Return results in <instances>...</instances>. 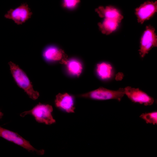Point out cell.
I'll list each match as a JSON object with an SVG mask.
<instances>
[{
  "label": "cell",
  "instance_id": "cell-1",
  "mask_svg": "<svg viewBox=\"0 0 157 157\" xmlns=\"http://www.w3.org/2000/svg\"><path fill=\"white\" fill-rule=\"evenodd\" d=\"M12 76L17 85L24 90L30 98L33 100L38 99L39 92L34 90L28 76L17 65L10 61L8 63Z\"/></svg>",
  "mask_w": 157,
  "mask_h": 157
},
{
  "label": "cell",
  "instance_id": "cell-2",
  "mask_svg": "<svg viewBox=\"0 0 157 157\" xmlns=\"http://www.w3.org/2000/svg\"><path fill=\"white\" fill-rule=\"evenodd\" d=\"M53 110L51 106L39 103L31 110L24 112L20 115L23 117L26 115H31L38 123L50 125L56 122L51 114Z\"/></svg>",
  "mask_w": 157,
  "mask_h": 157
},
{
  "label": "cell",
  "instance_id": "cell-3",
  "mask_svg": "<svg viewBox=\"0 0 157 157\" xmlns=\"http://www.w3.org/2000/svg\"><path fill=\"white\" fill-rule=\"evenodd\" d=\"M124 88L116 90L101 87L94 90L81 94L80 97L92 99L105 100L114 99L120 101L124 95Z\"/></svg>",
  "mask_w": 157,
  "mask_h": 157
},
{
  "label": "cell",
  "instance_id": "cell-4",
  "mask_svg": "<svg viewBox=\"0 0 157 157\" xmlns=\"http://www.w3.org/2000/svg\"><path fill=\"white\" fill-rule=\"evenodd\" d=\"M0 137L9 141L19 145L28 151L35 152L38 155H42L44 151L43 149L38 150L17 133L0 126Z\"/></svg>",
  "mask_w": 157,
  "mask_h": 157
},
{
  "label": "cell",
  "instance_id": "cell-5",
  "mask_svg": "<svg viewBox=\"0 0 157 157\" xmlns=\"http://www.w3.org/2000/svg\"><path fill=\"white\" fill-rule=\"evenodd\" d=\"M155 29L151 25L147 26L141 38L140 49L141 57L143 58L153 47L157 46V36Z\"/></svg>",
  "mask_w": 157,
  "mask_h": 157
},
{
  "label": "cell",
  "instance_id": "cell-6",
  "mask_svg": "<svg viewBox=\"0 0 157 157\" xmlns=\"http://www.w3.org/2000/svg\"><path fill=\"white\" fill-rule=\"evenodd\" d=\"M32 14L28 5L24 3L15 9H10L4 15V17L12 19L17 24L20 25L30 18Z\"/></svg>",
  "mask_w": 157,
  "mask_h": 157
},
{
  "label": "cell",
  "instance_id": "cell-7",
  "mask_svg": "<svg viewBox=\"0 0 157 157\" xmlns=\"http://www.w3.org/2000/svg\"><path fill=\"white\" fill-rule=\"evenodd\" d=\"M124 94L132 102L150 106L154 102V98L139 88L127 86L124 88Z\"/></svg>",
  "mask_w": 157,
  "mask_h": 157
},
{
  "label": "cell",
  "instance_id": "cell-8",
  "mask_svg": "<svg viewBox=\"0 0 157 157\" xmlns=\"http://www.w3.org/2000/svg\"><path fill=\"white\" fill-rule=\"evenodd\" d=\"M157 11V1H148L135 9V14L138 23L141 24L149 20Z\"/></svg>",
  "mask_w": 157,
  "mask_h": 157
},
{
  "label": "cell",
  "instance_id": "cell-9",
  "mask_svg": "<svg viewBox=\"0 0 157 157\" xmlns=\"http://www.w3.org/2000/svg\"><path fill=\"white\" fill-rule=\"evenodd\" d=\"M42 56L47 61L58 62L64 65L66 64L68 60L64 51L54 45L46 47L43 51Z\"/></svg>",
  "mask_w": 157,
  "mask_h": 157
},
{
  "label": "cell",
  "instance_id": "cell-10",
  "mask_svg": "<svg viewBox=\"0 0 157 157\" xmlns=\"http://www.w3.org/2000/svg\"><path fill=\"white\" fill-rule=\"evenodd\" d=\"M56 107L68 113L74 112V98L73 97L66 93H58L56 96L55 100Z\"/></svg>",
  "mask_w": 157,
  "mask_h": 157
},
{
  "label": "cell",
  "instance_id": "cell-11",
  "mask_svg": "<svg viewBox=\"0 0 157 157\" xmlns=\"http://www.w3.org/2000/svg\"><path fill=\"white\" fill-rule=\"evenodd\" d=\"M95 11L101 17L115 19L119 23L123 18V16L119 10L112 6L105 7L100 6L95 9Z\"/></svg>",
  "mask_w": 157,
  "mask_h": 157
},
{
  "label": "cell",
  "instance_id": "cell-12",
  "mask_svg": "<svg viewBox=\"0 0 157 157\" xmlns=\"http://www.w3.org/2000/svg\"><path fill=\"white\" fill-rule=\"evenodd\" d=\"M119 23L113 19L104 18L102 23L99 22L98 25L101 33L106 35H109L116 30Z\"/></svg>",
  "mask_w": 157,
  "mask_h": 157
},
{
  "label": "cell",
  "instance_id": "cell-13",
  "mask_svg": "<svg viewBox=\"0 0 157 157\" xmlns=\"http://www.w3.org/2000/svg\"><path fill=\"white\" fill-rule=\"evenodd\" d=\"M96 71L98 76L102 79L110 78L113 75V69L109 63L103 62L97 65Z\"/></svg>",
  "mask_w": 157,
  "mask_h": 157
},
{
  "label": "cell",
  "instance_id": "cell-14",
  "mask_svg": "<svg viewBox=\"0 0 157 157\" xmlns=\"http://www.w3.org/2000/svg\"><path fill=\"white\" fill-rule=\"evenodd\" d=\"M65 65L68 73L72 75L79 76L82 72V64L76 59L68 60Z\"/></svg>",
  "mask_w": 157,
  "mask_h": 157
},
{
  "label": "cell",
  "instance_id": "cell-15",
  "mask_svg": "<svg viewBox=\"0 0 157 157\" xmlns=\"http://www.w3.org/2000/svg\"><path fill=\"white\" fill-rule=\"evenodd\" d=\"M140 117L144 119L147 124H157V112L156 111L151 112L143 113Z\"/></svg>",
  "mask_w": 157,
  "mask_h": 157
},
{
  "label": "cell",
  "instance_id": "cell-16",
  "mask_svg": "<svg viewBox=\"0 0 157 157\" xmlns=\"http://www.w3.org/2000/svg\"><path fill=\"white\" fill-rule=\"evenodd\" d=\"M80 1L81 0H63L62 6L65 8L73 10L76 7Z\"/></svg>",
  "mask_w": 157,
  "mask_h": 157
},
{
  "label": "cell",
  "instance_id": "cell-17",
  "mask_svg": "<svg viewBox=\"0 0 157 157\" xmlns=\"http://www.w3.org/2000/svg\"><path fill=\"white\" fill-rule=\"evenodd\" d=\"M3 115V113L0 111V119H1Z\"/></svg>",
  "mask_w": 157,
  "mask_h": 157
}]
</instances>
